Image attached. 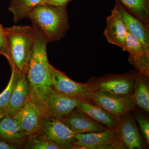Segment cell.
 <instances>
[{
    "instance_id": "7c38bea8",
    "label": "cell",
    "mask_w": 149,
    "mask_h": 149,
    "mask_svg": "<svg viewBox=\"0 0 149 149\" xmlns=\"http://www.w3.org/2000/svg\"><path fill=\"white\" fill-rule=\"evenodd\" d=\"M82 100L66 95L53 89L45 103L47 114L61 119L77 108Z\"/></svg>"
},
{
    "instance_id": "4fadbf2b",
    "label": "cell",
    "mask_w": 149,
    "mask_h": 149,
    "mask_svg": "<svg viewBox=\"0 0 149 149\" xmlns=\"http://www.w3.org/2000/svg\"><path fill=\"white\" fill-rule=\"evenodd\" d=\"M28 136L13 116L7 114L0 119V141L15 149L23 148Z\"/></svg>"
},
{
    "instance_id": "6da1fadb",
    "label": "cell",
    "mask_w": 149,
    "mask_h": 149,
    "mask_svg": "<svg viewBox=\"0 0 149 149\" xmlns=\"http://www.w3.org/2000/svg\"><path fill=\"white\" fill-rule=\"evenodd\" d=\"M34 42L26 75L30 95L45 104L53 90L50 76L47 40L37 25L32 23Z\"/></svg>"
},
{
    "instance_id": "8992f818",
    "label": "cell",
    "mask_w": 149,
    "mask_h": 149,
    "mask_svg": "<svg viewBox=\"0 0 149 149\" xmlns=\"http://www.w3.org/2000/svg\"><path fill=\"white\" fill-rule=\"evenodd\" d=\"M39 133L62 149H70L76 142V133L70 130L61 119L48 115L43 119Z\"/></svg>"
},
{
    "instance_id": "d4e9b609",
    "label": "cell",
    "mask_w": 149,
    "mask_h": 149,
    "mask_svg": "<svg viewBox=\"0 0 149 149\" xmlns=\"http://www.w3.org/2000/svg\"><path fill=\"white\" fill-rule=\"evenodd\" d=\"M0 55L5 57L8 61L9 63H10V58L8 43L4 27L2 26L0 23Z\"/></svg>"
},
{
    "instance_id": "ba28073f",
    "label": "cell",
    "mask_w": 149,
    "mask_h": 149,
    "mask_svg": "<svg viewBox=\"0 0 149 149\" xmlns=\"http://www.w3.org/2000/svg\"><path fill=\"white\" fill-rule=\"evenodd\" d=\"M89 96L93 104L118 118L137 107L132 96L114 95L92 92H90Z\"/></svg>"
},
{
    "instance_id": "5bb4252c",
    "label": "cell",
    "mask_w": 149,
    "mask_h": 149,
    "mask_svg": "<svg viewBox=\"0 0 149 149\" xmlns=\"http://www.w3.org/2000/svg\"><path fill=\"white\" fill-rule=\"evenodd\" d=\"M61 120L70 130L76 134L109 130L93 120L77 108L62 118Z\"/></svg>"
},
{
    "instance_id": "30bf717a",
    "label": "cell",
    "mask_w": 149,
    "mask_h": 149,
    "mask_svg": "<svg viewBox=\"0 0 149 149\" xmlns=\"http://www.w3.org/2000/svg\"><path fill=\"white\" fill-rule=\"evenodd\" d=\"M124 52L129 53L128 61L136 71L149 75V49L136 37L128 33L126 37Z\"/></svg>"
},
{
    "instance_id": "9c48e42d",
    "label": "cell",
    "mask_w": 149,
    "mask_h": 149,
    "mask_svg": "<svg viewBox=\"0 0 149 149\" xmlns=\"http://www.w3.org/2000/svg\"><path fill=\"white\" fill-rule=\"evenodd\" d=\"M76 139L74 145L83 146L87 149H125L115 130L76 134Z\"/></svg>"
},
{
    "instance_id": "44dd1931",
    "label": "cell",
    "mask_w": 149,
    "mask_h": 149,
    "mask_svg": "<svg viewBox=\"0 0 149 149\" xmlns=\"http://www.w3.org/2000/svg\"><path fill=\"white\" fill-rule=\"evenodd\" d=\"M129 13L149 27V0H118Z\"/></svg>"
},
{
    "instance_id": "cb8c5ba5",
    "label": "cell",
    "mask_w": 149,
    "mask_h": 149,
    "mask_svg": "<svg viewBox=\"0 0 149 149\" xmlns=\"http://www.w3.org/2000/svg\"><path fill=\"white\" fill-rule=\"evenodd\" d=\"M136 120L138 122L140 129L148 145H149V121L146 118L139 112L135 113Z\"/></svg>"
},
{
    "instance_id": "2e32d148",
    "label": "cell",
    "mask_w": 149,
    "mask_h": 149,
    "mask_svg": "<svg viewBox=\"0 0 149 149\" xmlns=\"http://www.w3.org/2000/svg\"><path fill=\"white\" fill-rule=\"evenodd\" d=\"M114 7L125 24L128 33L138 38L146 47L149 49V27L131 14L118 0Z\"/></svg>"
},
{
    "instance_id": "7a4b0ae2",
    "label": "cell",
    "mask_w": 149,
    "mask_h": 149,
    "mask_svg": "<svg viewBox=\"0 0 149 149\" xmlns=\"http://www.w3.org/2000/svg\"><path fill=\"white\" fill-rule=\"evenodd\" d=\"M45 36L48 42L59 41L70 28L66 6L40 5L28 15Z\"/></svg>"
},
{
    "instance_id": "e0dca14e",
    "label": "cell",
    "mask_w": 149,
    "mask_h": 149,
    "mask_svg": "<svg viewBox=\"0 0 149 149\" xmlns=\"http://www.w3.org/2000/svg\"><path fill=\"white\" fill-rule=\"evenodd\" d=\"M30 95V86L26 73H18L7 113L12 116L16 114L24 106Z\"/></svg>"
},
{
    "instance_id": "83f0119b",
    "label": "cell",
    "mask_w": 149,
    "mask_h": 149,
    "mask_svg": "<svg viewBox=\"0 0 149 149\" xmlns=\"http://www.w3.org/2000/svg\"><path fill=\"white\" fill-rule=\"evenodd\" d=\"M7 114V113L6 111H0V119L4 117Z\"/></svg>"
},
{
    "instance_id": "603a6c76",
    "label": "cell",
    "mask_w": 149,
    "mask_h": 149,
    "mask_svg": "<svg viewBox=\"0 0 149 149\" xmlns=\"http://www.w3.org/2000/svg\"><path fill=\"white\" fill-rule=\"evenodd\" d=\"M11 70V74L8 84L5 89L0 94V111L7 112L12 93L16 82L18 73L13 68Z\"/></svg>"
},
{
    "instance_id": "277c9868",
    "label": "cell",
    "mask_w": 149,
    "mask_h": 149,
    "mask_svg": "<svg viewBox=\"0 0 149 149\" xmlns=\"http://www.w3.org/2000/svg\"><path fill=\"white\" fill-rule=\"evenodd\" d=\"M137 72L131 71L124 74H109L92 77L86 84L91 92L132 96Z\"/></svg>"
},
{
    "instance_id": "d6986e66",
    "label": "cell",
    "mask_w": 149,
    "mask_h": 149,
    "mask_svg": "<svg viewBox=\"0 0 149 149\" xmlns=\"http://www.w3.org/2000/svg\"><path fill=\"white\" fill-rule=\"evenodd\" d=\"M149 77L137 72L132 98L136 106L149 112Z\"/></svg>"
},
{
    "instance_id": "f1b7e54d",
    "label": "cell",
    "mask_w": 149,
    "mask_h": 149,
    "mask_svg": "<svg viewBox=\"0 0 149 149\" xmlns=\"http://www.w3.org/2000/svg\"><path fill=\"white\" fill-rule=\"evenodd\" d=\"M49 0H43V2H44V4H45L47 3L49 1Z\"/></svg>"
},
{
    "instance_id": "ffe728a7",
    "label": "cell",
    "mask_w": 149,
    "mask_h": 149,
    "mask_svg": "<svg viewBox=\"0 0 149 149\" xmlns=\"http://www.w3.org/2000/svg\"><path fill=\"white\" fill-rule=\"evenodd\" d=\"M44 4L43 0H10L8 10L13 15V20L17 23L40 5Z\"/></svg>"
},
{
    "instance_id": "8fae6325",
    "label": "cell",
    "mask_w": 149,
    "mask_h": 149,
    "mask_svg": "<svg viewBox=\"0 0 149 149\" xmlns=\"http://www.w3.org/2000/svg\"><path fill=\"white\" fill-rule=\"evenodd\" d=\"M116 132L118 138L125 148H143V139L130 111L126 113L119 118Z\"/></svg>"
},
{
    "instance_id": "9a60e30c",
    "label": "cell",
    "mask_w": 149,
    "mask_h": 149,
    "mask_svg": "<svg viewBox=\"0 0 149 149\" xmlns=\"http://www.w3.org/2000/svg\"><path fill=\"white\" fill-rule=\"evenodd\" d=\"M104 34L108 42L118 46L124 51L128 32L114 7L110 15L107 17V25Z\"/></svg>"
},
{
    "instance_id": "4316f807",
    "label": "cell",
    "mask_w": 149,
    "mask_h": 149,
    "mask_svg": "<svg viewBox=\"0 0 149 149\" xmlns=\"http://www.w3.org/2000/svg\"><path fill=\"white\" fill-rule=\"evenodd\" d=\"M0 149H15V148L0 141Z\"/></svg>"
},
{
    "instance_id": "52a82bcc",
    "label": "cell",
    "mask_w": 149,
    "mask_h": 149,
    "mask_svg": "<svg viewBox=\"0 0 149 149\" xmlns=\"http://www.w3.org/2000/svg\"><path fill=\"white\" fill-rule=\"evenodd\" d=\"M50 76L53 89L66 95L93 103L89 96L91 92L86 83H78L49 64Z\"/></svg>"
},
{
    "instance_id": "5b68a950",
    "label": "cell",
    "mask_w": 149,
    "mask_h": 149,
    "mask_svg": "<svg viewBox=\"0 0 149 149\" xmlns=\"http://www.w3.org/2000/svg\"><path fill=\"white\" fill-rule=\"evenodd\" d=\"M47 116L45 104L30 95L22 109L13 117L25 134L30 136L40 133Z\"/></svg>"
},
{
    "instance_id": "3957f363",
    "label": "cell",
    "mask_w": 149,
    "mask_h": 149,
    "mask_svg": "<svg viewBox=\"0 0 149 149\" xmlns=\"http://www.w3.org/2000/svg\"><path fill=\"white\" fill-rule=\"evenodd\" d=\"M10 58L11 68L19 74L26 73L34 42L32 26L4 27Z\"/></svg>"
},
{
    "instance_id": "7402d4cb",
    "label": "cell",
    "mask_w": 149,
    "mask_h": 149,
    "mask_svg": "<svg viewBox=\"0 0 149 149\" xmlns=\"http://www.w3.org/2000/svg\"><path fill=\"white\" fill-rule=\"evenodd\" d=\"M23 149H62L52 141L40 133L28 136Z\"/></svg>"
},
{
    "instance_id": "ac0fdd59",
    "label": "cell",
    "mask_w": 149,
    "mask_h": 149,
    "mask_svg": "<svg viewBox=\"0 0 149 149\" xmlns=\"http://www.w3.org/2000/svg\"><path fill=\"white\" fill-rule=\"evenodd\" d=\"M77 108L90 118L110 130H116L119 118L94 104L81 101Z\"/></svg>"
},
{
    "instance_id": "484cf974",
    "label": "cell",
    "mask_w": 149,
    "mask_h": 149,
    "mask_svg": "<svg viewBox=\"0 0 149 149\" xmlns=\"http://www.w3.org/2000/svg\"><path fill=\"white\" fill-rule=\"evenodd\" d=\"M72 0H49L46 4L58 6H66Z\"/></svg>"
}]
</instances>
